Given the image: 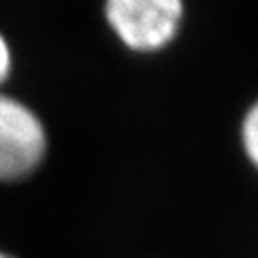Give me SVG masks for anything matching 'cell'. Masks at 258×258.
Returning a JSON list of instances; mask_svg holds the SVG:
<instances>
[{
	"mask_svg": "<svg viewBox=\"0 0 258 258\" xmlns=\"http://www.w3.org/2000/svg\"><path fill=\"white\" fill-rule=\"evenodd\" d=\"M105 19L136 52H155L178 35L184 18V0H105Z\"/></svg>",
	"mask_w": 258,
	"mask_h": 258,
	"instance_id": "obj_1",
	"label": "cell"
},
{
	"mask_svg": "<svg viewBox=\"0 0 258 258\" xmlns=\"http://www.w3.org/2000/svg\"><path fill=\"white\" fill-rule=\"evenodd\" d=\"M46 128L35 111L0 94V182H19L42 165Z\"/></svg>",
	"mask_w": 258,
	"mask_h": 258,
	"instance_id": "obj_2",
	"label": "cell"
},
{
	"mask_svg": "<svg viewBox=\"0 0 258 258\" xmlns=\"http://www.w3.org/2000/svg\"><path fill=\"white\" fill-rule=\"evenodd\" d=\"M241 144L245 155L258 170V100L250 105L241 120Z\"/></svg>",
	"mask_w": 258,
	"mask_h": 258,
	"instance_id": "obj_3",
	"label": "cell"
},
{
	"mask_svg": "<svg viewBox=\"0 0 258 258\" xmlns=\"http://www.w3.org/2000/svg\"><path fill=\"white\" fill-rule=\"evenodd\" d=\"M10 71H12V50L8 40L0 33V84L8 79Z\"/></svg>",
	"mask_w": 258,
	"mask_h": 258,
	"instance_id": "obj_4",
	"label": "cell"
},
{
	"mask_svg": "<svg viewBox=\"0 0 258 258\" xmlns=\"http://www.w3.org/2000/svg\"><path fill=\"white\" fill-rule=\"evenodd\" d=\"M0 258H16V256H12V254H8V252H4V250H0Z\"/></svg>",
	"mask_w": 258,
	"mask_h": 258,
	"instance_id": "obj_5",
	"label": "cell"
}]
</instances>
